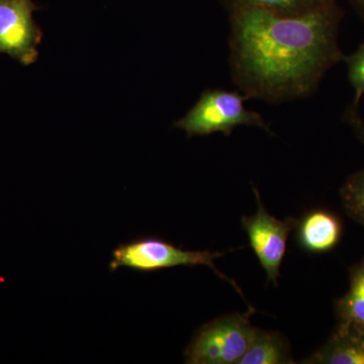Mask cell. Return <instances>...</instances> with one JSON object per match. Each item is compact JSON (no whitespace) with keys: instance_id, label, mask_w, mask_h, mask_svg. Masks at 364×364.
I'll return each instance as SVG.
<instances>
[{"instance_id":"6da1fadb","label":"cell","mask_w":364,"mask_h":364,"mask_svg":"<svg viewBox=\"0 0 364 364\" xmlns=\"http://www.w3.org/2000/svg\"><path fill=\"white\" fill-rule=\"evenodd\" d=\"M229 14L232 77L248 98L280 104L310 97L344 58L337 4L299 16L259 9Z\"/></svg>"},{"instance_id":"7a4b0ae2","label":"cell","mask_w":364,"mask_h":364,"mask_svg":"<svg viewBox=\"0 0 364 364\" xmlns=\"http://www.w3.org/2000/svg\"><path fill=\"white\" fill-rule=\"evenodd\" d=\"M248 97L237 91L205 90L200 100L182 119L174 124L188 136L223 133L230 136L240 126L257 127L272 134L259 112L246 109Z\"/></svg>"},{"instance_id":"3957f363","label":"cell","mask_w":364,"mask_h":364,"mask_svg":"<svg viewBox=\"0 0 364 364\" xmlns=\"http://www.w3.org/2000/svg\"><path fill=\"white\" fill-rule=\"evenodd\" d=\"M225 254L226 252H212L208 250H184L163 239L144 237L117 246L112 252L109 269L116 272L117 268L129 267L136 272H152L164 268L205 265L212 268L218 277L229 282L237 293L245 299L236 282L230 279L215 267V259L222 257Z\"/></svg>"},{"instance_id":"277c9868","label":"cell","mask_w":364,"mask_h":364,"mask_svg":"<svg viewBox=\"0 0 364 364\" xmlns=\"http://www.w3.org/2000/svg\"><path fill=\"white\" fill-rule=\"evenodd\" d=\"M255 310L233 313L203 325L184 352L189 364H238L247 351L254 328L251 316Z\"/></svg>"},{"instance_id":"5b68a950","label":"cell","mask_w":364,"mask_h":364,"mask_svg":"<svg viewBox=\"0 0 364 364\" xmlns=\"http://www.w3.org/2000/svg\"><path fill=\"white\" fill-rule=\"evenodd\" d=\"M257 203V210L253 215L242 218V227L248 235L254 254L267 273V282L277 286L280 265L286 255L289 234L296 227V220L287 218L279 220L265 210L259 191L253 188Z\"/></svg>"},{"instance_id":"8992f818","label":"cell","mask_w":364,"mask_h":364,"mask_svg":"<svg viewBox=\"0 0 364 364\" xmlns=\"http://www.w3.org/2000/svg\"><path fill=\"white\" fill-rule=\"evenodd\" d=\"M38 9L33 0H0V55H9L25 66L37 61L43 38L33 18Z\"/></svg>"},{"instance_id":"52a82bcc","label":"cell","mask_w":364,"mask_h":364,"mask_svg":"<svg viewBox=\"0 0 364 364\" xmlns=\"http://www.w3.org/2000/svg\"><path fill=\"white\" fill-rule=\"evenodd\" d=\"M339 218L326 210H314L296 220V240L309 253L328 252L338 245L342 236Z\"/></svg>"},{"instance_id":"ba28073f","label":"cell","mask_w":364,"mask_h":364,"mask_svg":"<svg viewBox=\"0 0 364 364\" xmlns=\"http://www.w3.org/2000/svg\"><path fill=\"white\" fill-rule=\"evenodd\" d=\"M303 363L364 364V331L339 324L330 339Z\"/></svg>"},{"instance_id":"9c48e42d","label":"cell","mask_w":364,"mask_h":364,"mask_svg":"<svg viewBox=\"0 0 364 364\" xmlns=\"http://www.w3.org/2000/svg\"><path fill=\"white\" fill-rule=\"evenodd\" d=\"M294 363L291 348L279 332L264 331L254 328L252 338L246 353L238 364Z\"/></svg>"},{"instance_id":"30bf717a","label":"cell","mask_w":364,"mask_h":364,"mask_svg":"<svg viewBox=\"0 0 364 364\" xmlns=\"http://www.w3.org/2000/svg\"><path fill=\"white\" fill-rule=\"evenodd\" d=\"M339 324L364 331V257L349 269V289L335 305Z\"/></svg>"},{"instance_id":"8fae6325","label":"cell","mask_w":364,"mask_h":364,"mask_svg":"<svg viewBox=\"0 0 364 364\" xmlns=\"http://www.w3.org/2000/svg\"><path fill=\"white\" fill-rule=\"evenodd\" d=\"M228 11L259 9L272 13L299 16L336 4V0H221Z\"/></svg>"},{"instance_id":"7c38bea8","label":"cell","mask_w":364,"mask_h":364,"mask_svg":"<svg viewBox=\"0 0 364 364\" xmlns=\"http://www.w3.org/2000/svg\"><path fill=\"white\" fill-rule=\"evenodd\" d=\"M340 195L347 214L364 226V169L347 178Z\"/></svg>"},{"instance_id":"4fadbf2b","label":"cell","mask_w":364,"mask_h":364,"mask_svg":"<svg viewBox=\"0 0 364 364\" xmlns=\"http://www.w3.org/2000/svg\"><path fill=\"white\" fill-rule=\"evenodd\" d=\"M346 62L348 78L354 90V100L351 109L356 111L359 102L364 95V43L359 46L355 52L344 57Z\"/></svg>"},{"instance_id":"5bb4252c","label":"cell","mask_w":364,"mask_h":364,"mask_svg":"<svg viewBox=\"0 0 364 364\" xmlns=\"http://www.w3.org/2000/svg\"><path fill=\"white\" fill-rule=\"evenodd\" d=\"M347 119H348V123L351 124L354 132H355L356 136L359 140L364 144V121L360 119L358 116V112L354 109H349L348 114H347Z\"/></svg>"},{"instance_id":"9a60e30c","label":"cell","mask_w":364,"mask_h":364,"mask_svg":"<svg viewBox=\"0 0 364 364\" xmlns=\"http://www.w3.org/2000/svg\"><path fill=\"white\" fill-rule=\"evenodd\" d=\"M352 6L364 21V0H350Z\"/></svg>"}]
</instances>
